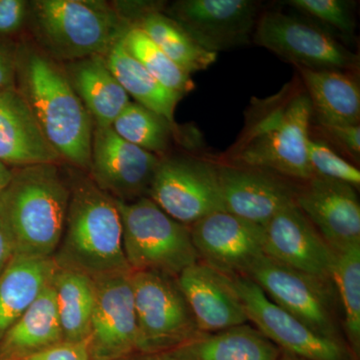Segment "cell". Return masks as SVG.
Segmentation results:
<instances>
[{"label":"cell","mask_w":360,"mask_h":360,"mask_svg":"<svg viewBox=\"0 0 360 360\" xmlns=\"http://www.w3.org/2000/svg\"><path fill=\"white\" fill-rule=\"evenodd\" d=\"M22 360H90L89 340H63Z\"/></svg>","instance_id":"34"},{"label":"cell","mask_w":360,"mask_h":360,"mask_svg":"<svg viewBox=\"0 0 360 360\" xmlns=\"http://www.w3.org/2000/svg\"><path fill=\"white\" fill-rule=\"evenodd\" d=\"M251 113L232 158L239 167L258 168L307 181L314 176L307 158L311 103L307 94H281Z\"/></svg>","instance_id":"4"},{"label":"cell","mask_w":360,"mask_h":360,"mask_svg":"<svg viewBox=\"0 0 360 360\" xmlns=\"http://www.w3.org/2000/svg\"><path fill=\"white\" fill-rule=\"evenodd\" d=\"M307 158L314 176L338 180L359 188V170L340 158L326 142L309 137L307 141Z\"/></svg>","instance_id":"32"},{"label":"cell","mask_w":360,"mask_h":360,"mask_svg":"<svg viewBox=\"0 0 360 360\" xmlns=\"http://www.w3.org/2000/svg\"><path fill=\"white\" fill-rule=\"evenodd\" d=\"M122 44L130 56L163 86L181 96L194 89L191 75L180 70L141 28L132 25L122 37Z\"/></svg>","instance_id":"31"},{"label":"cell","mask_w":360,"mask_h":360,"mask_svg":"<svg viewBox=\"0 0 360 360\" xmlns=\"http://www.w3.org/2000/svg\"><path fill=\"white\" fill-rule=\"evenodd\" d=\"M264 231L266 257L311 276L333 278L336 255L295 202L279 210Z\"/></svg>","instance_id":"17"},{"label":"cell","mask_w":360,"mask_h":360,"mask_svg":"<svg viewBox=\"0 0 360 360\" xmlns=\"http://www.w3.org/2000/svg\"><path fill=\"white\" fill-rule=\"evenodd\" d=\"M15 87V51L0 44V92Z\"/></svg>","instance_id":"37"},{"label":"cell","mask_w":360,"mask_h":360,"mask_svg":"<svg viewBox=\"0 0 360 360\" xmlns=\"http://www.w3.org/2000/svg\"><path fill=\"white\" fill-rule=\"evenodd\" d=\"M122 226V245L131 271L177 277L200 262L191 229L180 224L150 198L115 200Z\"/></svg>","instance_id":"6"},{"label":"cell","mask_w":360,"mask_h":360,"mask_svg":"<svg viewBox=\"0 0 360 360\" xmlns=\"http://www.w3.org/2000/svg\"><path fill=\"white\" fill-rule=\"evenodd\" d=\"M323 131L331 139L338 142L350 155L359 158L360 155V125H328L321 124Z\"/></svg>","instance_id":"36"},{"label":"cell","mask_w":360,"mask_h":360,"mask_svg":"<svg viewBox=\"0 0 360 360\" xmlns=\"http://www.w3.org/2000/svg\"><path fill=\"white\" fill-rule=\"evenodd\" d=\"M58 269L94 277L131 271L122 245V226L115 198L82 179L70 187L63 238L53 255Z\"/></svg>","instance_id":"3"},{"label":"cell","mask_w":360,"mask_h":360,"mask_svg":"<svg viewBox=\"0 0 360 360\" xmlns=\"http://www.w3.org/2000/svg\"><path fill=\"white\" fill-rule=\"evenodd\" d=\"M28 7L23 0H0V35L20 32L27 20Z\"/></svg>","instance_id":"35"},{"label":"cell","mask_w":360,"mask_h":360,"mask_svg":"<svg viewBox=\"0 0 360 360\" xmlns=\"http://www.w3.org/2000/svg\"><path fill=\"white\" fill-rule=\"evenodd\" d=\"M189 229L200 262L224 276H245L264 255V226L225 210L203 217Z\"/></svg>","instance_id":"15"},{"label":"cell","mask_w":360,"mask_h":360,"mask_svg":"<svg viewBox=\"0 0 360 360\" xmlns=\"http://www.w3.org/2000/svg\"><path fill=\"white\" fill-rule=\"evenodd\" d=\"M188 360H278L281 348L248 324L203 335L174 350Z\"/></svg>","instance_id":"25"},{"label":"cell","mask_w":360,"mask_h":360,"mask_svg":"<svg viewBox=\"0 0 360 360\" xmlns=\"http://www.w3.org/2000/svg\"><path fill=\"white\" fill-rule=\"evenodd\" d=\"M160 158L129 143L111 127H94L89 172L99 188L115 200L148 198Z\"/></svg>","instance_id":"13"},{"label":"cell","mask_w":360,"mask_h":360,"mask_svg":"<svg viewBox=\"0 0 360 360\" xmlns=\"http://www.w3.org/2000/svg\"><path fill=\"white\" fill-rule=\"evenodd\" d=\"M15 86L60 158L89 170L94 123L63 65L39 46L20 44L15 49Z\"/></svg>","instance_id":"1"},{"label":"cell","mask_w":360,"mask_h":360,"mask_svg":"<svg viewBox=\"0 0 360 360\" xmlns=\"http://www.w3.org/2000/svg\"><path fill=\"white\" fill-rule=\"evenodd\" d=\"M131 285L139 352H174L205 335L198 328L176 277L131 271Z\"/></svg>","instance_id":"8"},{"label":"cell","mask_w":360,"mask_h":360,"mask_svg":"<svg viewBox=\"0 0 360 360\" xmlns=\"http://www.w3.org/2000/svg\"><path fill=\"white\" fill-rule=\"evenodd\" d=\"M341 311L343 333L352 354L360 359V245L336 255L333 274Z\"/></svg>","instance_id":"29"},{"label":"cell","mask_w":360,"mask_h":360,"mask_svg":"<svg viewBox=\"0 0 360 360\" xmlns=\"http://www.w3.org/2000/svg\"><path fill=\"white\" fill-rule=\"evenodd\" d=\"M295 203L335 255L360 245V205L354 186L314 176L296 191Z\"/></svg>","instance_id":"16"},{"label":"cell","mask_w":360,"mask_h":360,"mask_svg":"<svg viewBox=\"0 0 360 360\" xmlns=\"http://www.w3.org/2000/svg\"><path fill=\"white\" fill-rule=\"evenodd\" d=\"M118 360H188L175 354L174 352H158V354H146L135 352Z\"/></svg>","instance_id":"39"},{"label":"cell","mask_w":360,"mask_h":360,"mask_svg":"<svg viewBox=\"0 0 360 360\" xmlns=\"http://www.w3.org/2000/svg\"><path fill=\"white\" fill-rule=\"evenodd\" d=\"M288 4L309 14L345 34L354 32V20L349 4L342 0H290Z\"/></svg>","instance_id":"33"},{"label":"cell","mask_w":360,"mask_h":360,"mask_svg":"<svg viewBox=\"0 0 360 360\" xmlns=\"http://www.w3.org/2000/svg\"><path fill=\"white\" fill-rule=\"evenodd\" d=\"M53 257L13 255L0 274V340L51 283Z\"/></svg>","instance_id":"23"},{"label":"cell","mask_w":360,"mask_h":360,"mask_svg":"<svg viewBox=\"0 0 360 360\" xmlns=\"http://www.w3.org/2000/svg\"><path fill=\"white\" fill-rule=\"evenodd\" d=\"M27 18L39 49L65 63L105 56L132 26L115 6L96 0L32 1Z\"/></svg>","instance_id":"5"},{"label":"cell","mask_w":360,"mask_h":360,"mask_svg":"<svg viewBox=\"0 0 360 360\" xmlns=\"http://www.w3.org/2000/svg\"><path fill=\"white\" fill-rule=\"evenodd\" d=\"M232 288L245 307L248 321L284 352L307 360H357L347 345L316 335L269 300L250 277L229 276Z\"/></svg>","instance_id":"10"},{"label":"cell","mask_w":360,"mask_h":360,"mask_svg":"<svg viewBox=\"0 0 360 360\" xmlns=\"http://www.w3.org/2000/svg\"><path fill=\"white\" fill-rule=\"evenodd\" d=\"M259 46L295 66L309 70H347L357 58L323 30L278 11L260 16L253 32Z\"/></svg>","instance_id":"12"},{"label":"cell","mask_w":360,"mask_h":360,"mask_svg":"<svg viewBox=\"0 0 360 360\" xmlns=\"http://www.w3.org/2000/svg\"><path fill=\"white\" fill-rule=\"evenodd\" d=\"M135 26L187 75L205 70L217 60V53L203 49L174 20L158 11L146 14Z\"/></svg>","instance_id":"28"},{"label":"cell","mask_w":360,"mask_h":360,"mask_svg":"<svg viewBox=\"0 0 360 360\" xmlns=\"http://www.w3.org/2000/svg\"><path fill=\"white\" fill-rule=\"evenodd\" d=\"M71 86L94 120V127H111L130 103L103 56L66 63L63 65Z\"/></svg>","instance_id":"21"},{"label":"cell","mask_w":360,"mask_h":360,"mask_svg":"<svg viewBox=\"0 0 360 360\" xmlns=\"http://www.w3.org/2000/svg\"><path fill=\"white\" fill-rule=\"evenodd\" d=\"M51 285L63 340H89L94 307V279L82 272L58 267Z\"/></svg>","instance_id":"27"},{"label":"cell","mask_w":360,"mask_h":360,"mask_svg":"<svg viewBox=\"0 0 360 360\" xmlns=\"http://www.w3.org/2000/svg\"><path fill=\"white\" fill-rule=\"evenodd\" d=\"M63 341L51 283L0 340V360H22Z\"/></svg>","instance_id":"22"},{"label":"cell","mask_w":360,"mask_h":360,"mask_svg":"<svg viewBox=\"0 0 360 360\" xmlns=\"http://www.w3.org/2000/svg\"><path fill=\"white\" fill-rule=\"evenodd\" d=\"M168 18L205 51L217 53L250 41L257 22L251 0H181Z\"/></svg>","instance_id":"14"},{"label":"cell","mask_w":360,"mask_h":360,"mask_svg":"<svg viewBox=\"0 0 360 360\" xmlns=\"http://www.w3.org/2000/svg\"><path fill=\"white\" fill-rule=\"evenodd\" d=\"M217 174L225 212L264 226L279 210L295 202L296 191L266 170L224 165Z\"/></svg>","instance_id":"18"},{"label":"cell","mask_w":360,"mask_h":360,"mask_svg":"<svg viewBox=\"0 0 360 360\" xmlns=\"http://www.w3.org/2000/svg\"><path fill=\"white\" fill-rule=\"evenodd\" d=\"M58 163L20 167L0 193V219L14 255L53 257L65 231L70 188Z\"/></svg>","instance_id":"2"},{"label":"cell","mask_w":360,"mask_h":360,"mask_svg":"<svg viewBox=\"0 0 360 360\" xmlns=\"http://www.w3.org/2000/svg\"><path fill=\"white\" fill-rule=\"evenodd\" d=\"M245 276L255 281L271 302L316 335L348 347L333 278L291 269L265 255L251 265Z\"/></svg>","instance_id":"7"},{"label":"cell","mask_w":360,"mask_h":360,"mask_svg":"<svg viewBox=\"0 0 360 360\" xmlns=\"http://www.w3.org/2000/svg\"><path fill=\"white\" fill-rule=\"evenodd\" d=\"M111 129L118 136L148 153H165L172 134V123L137 103L127 104Z\"/></svg>","instance_id":"30"},{"label":"cell","mask_w":360,"mask_h":360,"mask_svg":"<svg viewBox=\"0 0 360 360\" xmlns=\"http://www.w3.org/2000/svg\"><path fill=\"white\" fill-rule=\"evenodd\" d=\"M176 281L201 333L210 335L248 321L229 276L198 262Z\"/></svg>","instance_id":"19"},{"label":"cell","mask_w":360,"mask_h":360,"mask_svg":"<svg viewBox=\"0 0 360 360\" xmlns=\"http://www.w3.org/2000/svg\"><path fill=\"white\" fill-rule=\"evenodd\" d=\"M148 198L187 226L213 212L225 210L217 167L194 158L160 160Z\"/></svg>","instance_id":"9"},{"label":"cell","mask_w":360,"mask_h":360,"mask_svg":"<svg viewBox=\"0 0 360 360\" xmlns=\"http://www.w3.org/2000/svg\"><path fill=\"white\" fill-rule=\"evenodd\" d=\"M60 160L16 86L0 92V161L20 168Z\"/></svg>","instance_id":"20"},{"label":"cell","mask_w":360,"mask_h":360,"mask_svg":"<svg viewBox=\"0 0 360 360\" xmlns=\"http://www.w3.org/2000/svg\"><path fill=\"white\" fill-rule=\"evenodd\" d=\"M14 255L13 239L6 224L0 219V274H2Z\"/></svg>","instance_id":"38"},{"label":"cell","mask_w":360,"mask_h":360,"mask_svg":"<svg viewBox=\"0 0 360 360\" xmlns=\"http://www.w3.org/2000/svg\"><path fill=\"white\" fill-rule=\"evenodd\" d=\"M106 63L127 94L137 103L158 113L170 123L181 94L163 86L125 49L122 39L106 53Z\"/></svg>","instance_id":"26"},{"label":"cell","mask_w":360,"mask_h":360,"mask_svg":"<svg viewBox=\"0 0 360 360\" xmlns=\"http://www.w3.org/2000/svg\"><path fill=\"white\" fill-rule=\"evenodd\" d=\"M296 68L321 124H359L360 90L352 78L340 70Z\"/></svg>","instance_id":"24"},{"label":"cell","mask_w":360,"mask_h":360,"mask_svg":"<svg viewBox=\"0 0 360 360\" xmlns=\"http://www.w3.org/2000/svg\"><path fill=\"white\" fill-rule=\"evenodd\" d=\"M278 360H307L304 359H302V357L296 356L295 354H291L290 352H284V350L281 349V356H279Z\"/></svg>","instance_id":"41"},{"label":"cell","mask_w":360,"mask_h":360,"mask_svg":"<svg viewBox=\"0 0 360 360\" xmlns=\"http://www.w3.org/2000/svg\"><path fill=\"white\" fill-rule=\"evenodd\" d=\"M13 177V172L7 165L0 161V193L7 186Z\"/></svg>","instance_id":"40"},{"label":"cell","mask_w":360,"mask_h":360,"mask_svg":"<svg viewBox=\"0 0 360 360\" xmlns=\"http://www.w3.org/2000/svg\"><path fill=\"white\" fill-rule=\"evenodd\" d=\"M90 360H118L139 352L131 271L94 277Z\"/></svg>","instance_id":"11"}]
</instances>
